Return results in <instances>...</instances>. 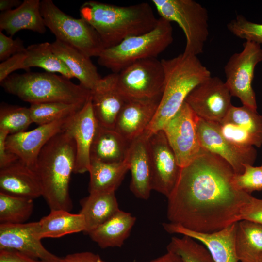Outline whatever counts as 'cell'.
<instances>
[{
  "label": "cell",
  "instance_id": "1",
  "mask_svg": "<svg viewBox=\"0 0 262 262\" xmlns=\"http://www.w3.org/2000/svg\"><path fill=\"white\" fill-rule=\"evenodd\" d=\"M234 174L224 159L202 148L190 164L181 168L167 197L170 222L193 231L211 233L241 220L253 196L235 187Z\"/></svg>",
  "mask_w": 262,
  "mask_h": 262
},
{
  "label": "cell",
  "instance_id": "2",
  "mask_svg": "<svg viewBox=\"0 0 262 262\" xmlns=\"http://www.w3.org/2000/svg\"><path fill=\"white\" fill-rule=\"evenodd\" d=\"M80 14L97 32L105 49L151 31L158 21L147 2L120 6L87 1L80 7Z\"/></svg>",
  "mask_w": 262,
  "mask_h": 262
},
{
  "label": "cell",
  "instance_id": "3",
  "mask_svg": "<svg viewBox=\"0 0 262 262\" xmlns=\"http://www.w3.org/2000/svg\"><path fill=\"white\" fill-rule=\"evenodd\" d=\"M76 154L74 140L66 129L53 136L39 153L35 171L41 185L42 196L50 210L70 212L72 209L69 186Z\"/></svg>",
  "mask_w": 262,
  "mask_h": 262
},
{
  "label": "cell",
  "instance_id": "4",
  "mask_svg": "<svg viewBox=\"0 0 262 262\" xmlns=\"http://www.w3.org/2000/svg\"><path fill=\"white\" fill-rule=\"evenodd\" d=\"M164 85L155 115L146 130L150 135L163 129L180 109L191 92L211 76L210 71L197 56L180 54L162 59Z\"/></svg>",
  "mask_w": 262,
  "mask_h": 262
},
{
  "label": "cell",
  "instance_id": "5",
  "mask_svg": "<svg viewBox=\"0 0 262 262\" xmlns=\"http://www.w3.org/2000/svg\"><path fill=\"white\" fill-rule=\"evenodd\" d=\"M4 91L35 103L61 102L84 105L91 91L63 75L50 72L13 73L0 82Z\"/></svg>",
  "mask_w": 262,
  "mask_h": 262
},
{
  "label": "cell",
  "instance_id": "6",
  "mask_svg": "<svg viewBox=\"0 0 262 262\" xmlns=\"http://www.w3.org/2000/svg\"><path fill=\"white\" fill-rule=\"evenodd\" d=\"M173 41L171 22L160 17L151 31L128 37L116 46L105 49L98 57V63L113 73H118L138 60L157 58Z\"/></svg>",
  "mask_w": 262,
  "mask_h": 262
},
{
  "label": "cell",
  "instance_id": "7",
  "mask_svg": "<svg viewBox=\"0 0 262 262\" xmlns=\"http://www.w3.org/2000/svg\"><path fill=\"white\" fill-rule=\"evenodd\" d=\"M160 17L178 24L186 38L183 54L197 56L203 51L209 34L208 13L193 0H152Z\"/></svg>",
  "mask_w": 262,
  "mask_h": 262
},
{
  "label": "cell",
  "instance_id": "8",
  "mask_svg": "<svg viewBox=\"0 0 262 262\" xmlns=\"http://www.w3.org/2000/svg\"><path fill=\"white\" fill-rule=\"evenodd\" d=\"M45 24L56 39L68 44L89 57H98L105 49L94 28L82 18H75L60 10L52 0L41 1Z\"/></svg>",
  "mask_w": 262,
  "mask_h": 262
},
{
  "label": "cell",
  "instance_id": "9",
  "mask_svg": "<svg viewBox=\"0 0 262 262\" xmlns=\"http://www.w3.org/2000/svg\"><path fill=\"white\" fill-rule=\"evenodd\" d=\"M117 74L118 90L126 100L161 98L164 79L161 60H138Z\"/></svg>",
  "mask_w": 262,
  "mask_h": 262
},
{
  "label": "cell",
  "instance_id": "10",
  "mask_svg": "<svg viewBox=\"0 0 262 262\" xmlns=\"http://www.w3.org/2000/svg\"><path fill=\"white\" fill-rule=\"evenodd\" d=\"M241 52L235 53L224 66L225 83L232 96L238 98L243 105L257 111V103L252 83L257 65L262 62L260 44L246 41Z\"/></svg>",
  "mask_w": 262,
  "mask_h": 262
},
{
  "label": "cell",
  "instance_id": "11",
  "mask_svg": "<svg viewBox=\"0 0 262 262\" xmlns=\"http://www.w3.org/2000/svg\"><path fill=\"white\" fill-rule=\"evenodd\" d=\"M196 118L185 102L162 129L181 168L190 164L202 149L196 131Z\"/></svg>",
  "mask_w": 262,
  "mask_h": 262
},
{
  "label": "cell",
  "instance_id": "12",
  "mask_svg": "<svg viewBox=\"0 0 262 262\" xmlns=\"http://www.w3.org/2000/svg\"><path fill=\"white\" fill-rule=\"evenodd\" d=\"M231 97L225 82L211 76L191 92L185 102L197 117L220 123L232 106Z\"/></svg>",
  "mask_w": 262,
  "mask_h": 262
},
{
  "label": "cell",
  "instance_id": "13",
  "mask_svg": "<svg viewBox=\"0 0 262 262\" xmlns=\"http://www.w3.org/2000/svg\"><path fill=\"white\" fill-rule=\"evenodd\" d=\"M196 129L201 147L224 159L235 174L243 173L246 165H253L257 154L255 147H240L229 142L222 135L219 123L196 116Z\"/></svg>",
  "mask_w": 262,
  "mask_h": 262
},
{
  "label": "cell",
  "instance_id": "14",
  "mask_svg": "<svg viewBox=\"0 0 262 262\" xmlns=\"http://www.w3.org/2000/svg\"><path fill=\"white\" fill-rule=\"evenodd\" d=\"M148 143L152 189L167 197L176 184L181 168L162 130L151 134Z\"/></svg>",
  "mask_w": 262,
  "mask_h": 262
},
{
  "label": "cell",
  "instance_id": "15",
  "mask_svg": "<svg viewBox=\"0 0 262 262\" xmlns=\"http://www.w3.org/2000/svg\"><path fill=\"white\" fill-rule=\"evenodd\" d=\"M74 115L40 125L31 131L9 135L6 141V148L27 166L35 170L37 158L42 149L53 136L66 129Z\"/></svg>",
  "mask_w": 262,
  "mask_h": 262
},
{
  "label": "cell",
  "instance_id": "16",
  "mask_svg": "<svg viewBox=\"0 0 262 262\" xmlns=\"http://www.w3.org/2000/svg\"><path fill=\"white\" fill-rule=\"evenodd\" d=\"M38 221L0 224V249L18 251L43 262H61L62 258L48 251L38 235Z\"/></svg>",
  "mask_w": 262,
  "mask_h": 262
},
{
  "label": "cell",
  "instance_id": "17",
  "mask_svg": "<svg viewBox=\"0 0 262 262\" xmlns=\"http://www.w3.org/2000/svg\"><path fill=\"white\" fill-rule=\"evenodd\" d=\"M98 124L90 97L83 107L73 115L66 128L76 145L74 173L82 174L89 171L90 149Z\"/></svg>",
  "mask_w": 262,
  "mask_h": 262
},
{
  "label": "cell",
  "instance_id": "18",
  "mask_svg": "<svg viewBox=\"0 0 262 262\" xmlns=\"http://www.w3.org/2000/svg\"><path fill=\"white\" fill-rule=\"evenodd\" d=\"M117 75L112 73L101 78L91 91V103L97 122L110 129H115L117 116L126 101L118 90Z\"/></svg>",
  "mask_w": 262,
  "mask_h": 262
},
{
  "label": "cell",
  "instance_id": "19",
  "mask_svg": "<svg viewBox=\"0 0 262 262\" xmlns=\"http://www.w3.org/2000/svg\"><path fill=\"white\" fill-rule=\"evenodd\" d=\"M149 137L145 131L132 141L126 159L131 173L130 190L137 198L144 200L149 198L152 190Z\"/></svg>",
  "mask_w": 262,
  "mask_h": 262
},
{
  "label": "cell",
  "instance_id": "20",
  "mask_svg": "<svg viewBox=\"0 0 262 262\" xmlns=\"http://www.w3.org/2000/svg\"><path fill=\"white\" fill-rule=\"evenodd\" d=\"M236 223L211 233L193 231L170 222L162 225L169 233L187 236L200 242L209 250L215 262H239L235 246Z\"/></svg>",
  "mask_w": 262,
  "mask_h": 262
},
{
  "label": "cell",
  "instance_id": "21",
  "mask_svg": "<svg viewBox=\"0 0 262 262\" xmlns=\"http://www.w3.org/2000/svg\"><path fill=\"white\" fill-rule=\"evenodd\" d=\"M160 99L126 100L117 116L115 129L131 142L146 131Z\"/></svg>",
  "mask_w": 262,
  "mask_h": 262
},
{
  "label": "cell",
  "instance_id": "22",
  "mask_svg": "<svg viewBox=\"0 0 262 262\" xmlns=\"http://www.w3.org/2000/svg\"><path fill=\"white\" fill-rule=\"evenodd\" d=\"M0 192L33 200L42 196V190L36 171L19 159L0 168Z\"/></svg>",
  "mask_w": 262,
  "mask_h": 262
},
{
  "label": "cell",
  "instance_id": "23",
  "mask_svg": "<svg viewBox=\"0 0 262 262\" xmlns=\"http://www.w3.org/2000/svg\"><path fill=\"white\" fill-rule=\"evenodd\" d=\"M46 28L39 0H24L18 7L0 15V31H5L11 37L23 30L44 33Z\"/></svg>",
  "mask_w": 262,
  "mask_h": 262
},
{
  "label": "cell",
  "instance_id": "24",
  "mask_svg": "<svg viewBox=\"0 0 262 262\" xmlns=\"http://www.w3.org/2000/svg\"><path fill=\"white\" fill-rule=\"evenodd\" d=\"M53 52L84 88L91 91L101 78L90 58L73 47L56 39L51 43Z\"/></svg>",
  "mask_w": 262,
  "mask_h": 262
},
{
  "label": "cell",
  "instance_id": "25",
  "mask_svg": "<svg viewBox=\"0 0 262 262\" xmlns=\"http://www.w3.org/2000/svg\"><path fill=\"white\" fill-rule=\"evenodd\" d=\"M130 144L115 129L98 124L90 149L91 161L107 163L122 162L126 159Z\"/></svg>",
  "mask_w": 262,
  "mask_h": 262
},
{
  "label": "cell",
  "instance_id": "26",
  "mask_svg": "<svg viewBox=\"0 0 262 262\" xmlns=\"http://www.w3.org/2000/svg\"><path fill=\"white\" fill-rule=\"evenodd\" d=\"M136 222L131 213L120 210L88 233L101 248L121 247Z\"/></svg>",
  "mask_w": 262,
  "mask_h": 262
},
{
  "label": "cell",
  "instance_id": "27",
  "mask_svg": "<svg viewBox=\"0 0 262 262\" xmlns=\"http://www.w3.org/2000/svg\"><path fill=\"white\" fill-rule=\"evenodd\" d=\"M82 214L85 222L84 233L91 231L103 223L119 210L115 191L90 193L80 202Z\"/></svg>",
  "mask_w": 262,
  "mask_h": 262
},
{
  "label": "cell",
  "instance_id": "28",
  "mask_svg": "<svg viewBox=\"0 0 262 262\" xmlns=\"http://www.w3.org/2000/svg\"><path fill=\"white\" fill-rule=\"evenodd\" d=\"M38 235L45 238H59L67 234L84 232L85 222L82 214H73L64 210H51L38 221Z\"/></svg>",
  "mask_w": 262,
  "mask_h": 262
},
{
  "label": "cell",
  "instance_id": "29",
  "mask_svg": "<svg viewBox=\"0 0 262 262\" xmlns=\"http://www.w3.org/2000/svg\"><path fill=\"white\" fill-rule=\"evenodd\" d=\"M235 246L239 262H261L262 225L247 220L238 221Z\"/></svg>",
  "mask_w": 262,
  "mask_h": 262
},
{
  "label": "cell",
  "instance_id": "30",
  "mask_svg": "<svg viewBox=\"0 0 262 262\" xmlns=\"http://www.w3.org/2000/svg\"><path fill=\"white\" fill-rule=\"evenodd\" d=\"M129 170L126 160L115 163H103L91 160L89 172L90 193L99 191H115Z\"/></svg>",
  "mask_w": 262,
  "mask_h": 262
},
{
  "label": "cell",
  "instance_id": "31",
  "mask_svg": "<svg viewBox=\"0 0 262 262\" xmlns=\"http://www.w3.org/2000/svg\"><path fill=\"white\" fill-rule=\"evenodd\" d=\"M39 67L50 73H59L67 78H74L63 62L53 52L51 43L46 42L26 48L22 69Z\"/></svg>",
  "mask_w": 262,
  "mask_h": 262
},
{
  "label": "cell",
  "instance_id": "32",
  "mask_svg": "<svg viewBox=\"0 0 262 262\" xmlns=\"http://www.w3.org/2000/svg\"><path fill=\"white\" fill-rule=\"evenodd\" d=\"M33 200L0 192V224H21L32 214Z\"/></svg>",
  "mask_w": 262,
  "mask_h": 262
},
{
  "label": "cell",
  "instance_id": "33",
  "mask_svg": "<svg viewBox=\"0 0 262 262\" xmlns=\"http://www.w3.org/2000/svg\"><path fill=\"white\" fill-rule=\"evenodd\" d=\"M84 105L61 102L31 104L29 108L33 123L42 125L71 116Z\"/></svg>",
  "mask_w": 262,
  "mask_h": 262
},
{
  "label": "cell",
  "instance_id": "34",
  "mask_svg": "<svg viewBox=\"0 0 262 262\" xmlns=\"http://www.w3.org/2000/svg\"><path fill=\"white\" fill-rule=\"evenodd\" d=\"M166 248L179 255L183 262H215L204 245L187 236L173 237Z\"/></svg>",
  "mask_w": 262,
  "mask_h": 262
},
{
  "label": "cell",
  "instance_id": "35",
  "mask_svg": "<svg viewBox=\"0 0 262 262\" xmlns=\"http://www.w3.org/2000/svg\"><path fill=\"white\" fill-rule=\"evenodd\" d=\"M33 123L29 108L1 103L0 107V130L9 135L26 131Z\"/></svg>",
  "mask_w": 262,
  "mask_h": 262
},
{
  "label": "cell",
  "instance_id": "36",
  "mask_svg": "<svg viewBox=\"0 0 262 262\" xmlns=\"http://www.w3.org/2000/svg\"><path fill=\"white\" fill-rule=\"evenodd\" d=\"M222 122L237 125L262 140V115L257 111L244 105H232Z\"/></svg>",
  "mask_w": 262,
  "mask_h": 262
},
{
  "label": "cell",
  "instance_id": "37",
  "mask_svg": "<svg viewBox=\"0 0 262 262\" xmlns=\"http://www.w3.org/2000/svg\"><path fill=\"white\" fill-rule=\"evenodd\" d=\"M227 26L231 33L239 38L259 44L262 43V24L252 22L238 15Z\"/></svg>",
  "mask_w": 262,
  "mask_h": 262
},
{
  "label": "cell",
  "instance_id": "38",
  "mask_svg": "<svg viewBox=\"0 0 262 262\" xmlns=\"http://www.w3.org/2000/svg\"><path fill=\"white\" fill-rule=\"evenodd\" d=\"M219 125L222 135L238 146L260 147L262 145L261 139L234 124L222 122Z\"/></svg>",
  "mask_w": 262,
  "mask_h": 262
},
{
  "label": "cell",
  "instance_id": "39",
  "mask_svg": "<svg viewBox=\"0 0 262 262\" xmlns=\"http://www.w3.org/2000/svg\"><path fill=\"white\" fill-rule=\"evenodd\" d=\"M233 183L238 190L249 194L253 191L262 190V170L261 166L246 165L243 173H235Z\"/></svg>",
  "mask_w": 262,
  "mask_h": 262
},
{
  "label": "cell",
  "instance_id": "40",
  "mask_svg": "<svg viewBox=\"0 0 262 262\" xmlns=\"http://www.w3.org/2000/svg\"><path fill=\"white\" fill-rule=\"evenodd\" d=\"M23 41L19 38L13 39L0 31V60L4 61L12 56L25 52Z\"/></svg>",
  "mask_w": 262,
  "mask_h": 262
},
{
  "label": "cell",
  "instance_id": "41",
  "mask_svg": "<svg viewBox=\"0 0 262 262\" xmlns=\"http://www.w3.org/2000/svg\"><path fill=\"white\" fill-rule=\"evenodd\" d=\"M25 57V52L17 53L0 63V82L3 81L14 71L22 69V64Z\"/></svg>",
  "mask_w": 262,
  "mask_h": 262
},
{
  "label": "cell",
  "instance_id": "42",
  "mask_svg": "<svg viewBox=\"0 0 262 262\" xmlns=\"http://www.w3.org/2000/svg\"><path fill=\"white\" fill-rule=\"evenodd\" d=\"M241 220H247L262 225V199L253 196L243 210Z\"/></svg>",
  "mask_w": 262,
  "mask_h": 262
},
{
  "label": "cell",
  "instance_id": "43",
  "mask_svg": "<svg viewBox=\"0 0 262 262\" xmlns=\"http://www.w3.org/2000/svg\"><path fill=\"white\" fill-rule=\"evenodd\" d=\"M9 135L7 131L0 130V168L7 166L18 159L6 148V141Z\"/></svg>",
  "mask_w": 262,
  "mask_h": 262
},
{
  "label": "cell",
  "instance_id": "44",
  "mask_svg": "<svg viewBox=\"0 0 262 262\" xmlns=\"http://www.w3.org/2000/svg\"><path fill=\"white\" fill-rule=\"evenodd\" d=\"M0 262H43L14 249H0Z\"/></svg>",
  "mask_w": 262,
  "mask_h": 262
},
{
  "label": "cell",
  "instance_id": "45",
  "mask_svg": "<svg viewBox=\"0 0 262 262\" xmlns=\"http://www.w3.org/2000/svg\"><path fill=\"white\" fill-rule=\"evenodd\" d=\"M61 262H106L100 257L93 252H77L66 255L62 258Z\"/></svg>",
  "mask_w": 262,
  "mask_h": 262
},
{
  "label": "cell",
  "instance_id": "46",
  "mask_svg": "<svg viewBox=\"0 0 262 262\" xmlns=\"http://www.w3.org/2000/svg\"><path fill=\"white\" fill-rule=\"evenodd\" d=\"M136 262H183V261L178 254L170 251H167V252L163 255L151 261Z\"/></svg>",
  "mask_w": 262,
  "mask_h": 262
},
{
  "label": "cell",
  "instance_id": "47",
  "mask_svg": "<svg viewBox=\"0 0 262 262\" xmlns=\"http://www.w3.org/2000/svg\"><path fill=\"white\" fill-rule=\"evenodd\" d=\"M22 2L19 0H0V10L3 12L12 10L18 7Z\"/></svg>",
  "mask_w": 262,
  "mask_h": 262
},
{
  "label": "cell",
  "instance_id": "48",
  "mask_svg": "<svg viewBox=\"0 0 262 262\" xmlns=\"http://www.w3.org/2000/svg\"><path fill=\"white\" fill-rule=\"evenodd\" d=\"M261 168H262V165L261 166H260Z\"/></svg>",
  "mask_w": 262,
  "mask_h": 262
},
{
  "label": "cell",
  "instance_id": "49",
  "mask_svg": "<svg viewBox=\"0 0 262 262\" xmlns=\"http://www.w3.org/2000/svg\"></svg>",
  "mask_w": 262,
  "mask_h": 262
}]
</instances>
